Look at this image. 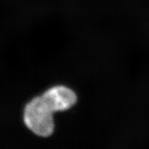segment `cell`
<instances>
[{
  "instance_id": "obj_1",
  "label": "cell",
  "mask_w": 149,
  "mask_h": 149,
  "mask_svg": "<svg viewBox=\"0 0 149 149\" xmlns=\"http://www.w3.org/2000/svg\"><path fill=\"white\" fill-rule=\"evenodd\" d=\"M53 112L42 96L33 99L24 109V123L31 131L40 137H48L54 132Z\"/></svg>"
},
{
  "instance_id": "obj_2",
  "label": "cell",
  "mask_w": 149,
  "mask_h": 149,
  "mask_svg": "<svg viewBox=\"0 0 149 149\" xmlns=\"http://www.w3.org/2000/svg\"><path fill=\"white\" fill-rule=\"evenodd\" d=\"M42 97L53 113L69 109L77 102V96L72 90L63 86L48 89Z\"/></svg>"
}]
</instances>
